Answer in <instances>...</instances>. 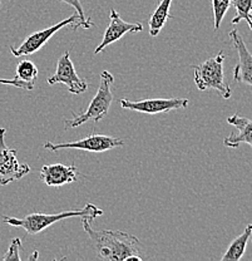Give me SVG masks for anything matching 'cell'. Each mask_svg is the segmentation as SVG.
<instances>
[{"mask_svg": "<svg viewBox=\"0 0 252 261\" xmlns=\"http://www.w3.org/2000/svg\"><path fill=\"white\" fill-rule=\"evenodd\" d=\"M37 257H38V251H33V254L28 256V260H35Z\"/></svg>", "mask_w": 252, "mask_h": 261, "instance_id": "cell-22", "label": "cell"}, {"mask_svg": "<svg viewBox=\"0 0 252 261\" xmlns=\"http://www.w3.org/2000/svg\"><path fill=\"white\" fill-rule=\"evenodd\" d=\"M20 251H21V240L19 238H15L12 240L9 250L7 254L3 256V260H19L20 261Z\"/></svg>", "mask_w": 252, "mask_h": 261, "instance_id": "cell-19", "label": "cell"}, {"mask_svg": "<svg viewBox=\"0 0 252 261\" xmlns=\"http://www.w3.org/2000/svg\"><path fill=\"white\" fill-rule=\"evenodd\" d=\"M0 84H10V86H14L17 88L24 89V91H33L34 89V83H29V82H23L18 78H13V80H4V78H0Z\"/></svg>", "mask_w": 252, "mask_h": 261, "instance_id": "cell-21", "label": "cell"}, {"mask_svg": "<svg viewBox=\"0 0 252 261\" xmlns=\"http://www.w3.org/2000/svg\"><path fill=\"white\" fill-rule=\"evenodd\" d=\"M225 53L219 51L216 57L207 59L199 65H193L194 83L200 91L213 89L223 99H230L232 96L231 88L225 81L223 73Z\"/></svg>", "mask_w": 252, "mask_h": 261, "instance_id": "cell-4", "label": "cell"}, {"mask_svg": "<svg viewBox=\"0 0 252 261\" xmlns=\"http://www.w3.org/2000/svg\"><path fill=\"white\" fill-rule=\"evenodd\" d=\"M142 31V24L127 23V21H124L123 19L121 18V15L118 14L117 10L112 9L109 15V24H108L107 29H105L101 44H99L98 47L96 48V50H94V54H99L101 51L104 50L108 45L113 44V43H116L117 40L122 39L127 33H139Z\"/></svg>", "mask_w": 252, "mask_h": 261, "instance_id": "cell-10", "label": "cell"}, {"mask_svg": "<svg viewBox=\"0 0 252 261\" xmlns=\"http://www.w3.org/2000/svg\"><path fill=\"white\" fill-rule=\"evenodd\" d=\"M2 5H3V0H0V9H2Z\"/></svg>", "mask_w": 252, "mask_h": 261, "instance_id": "cell-23", "label": "cell"}, {"mask_svg": "<svg viewBox=\"0 0 252 261\" xmlns=\"http://www.w3.org/2000/svg\"><path fill=\"white\" fill-rule=\"evenodd\" d=\"M188 103L189 99L187 98H154V99L143 100H129L123 98L119 100V105L124 110L147 114L167 113L170 111L182 110L188 106Z\"/></svg>", "mask_w": 252, "mask_h": 261, "instance_id": "cell-8", "label": "cell"}, {"mask_svg": "<svg viewBox=\"0 0 252 261\" xmlns=\"http://www.w3.org/2000/svg\"><path fill=\"white\" fill-rule=\"evenodd\" d=\"M252 241V224L247 225L240 236L232 241L229 249L226 250L223 256L221 257L222 261H238L242 259L243 254L246 251V246H247L248 241Z\"/></svg>", "mask_w": 252, "mask_h": 261, "instance_id": "cell-14", "label": "cell"}, {"mask_svg": "<svg viewBox=\"0 0 252 261\" xmlns=\"http://www.w3.org/2000/svg\"><path fill=\"white\" fill-rule=\"evenodd\" d=\"M48 83L53 84H66L68 91L73 94L84 93L88 89V83L84 78H80L75 72V68L70 59L69 51H66L57 63V70L51 77L48 78Z\"/></svg>", "mask_w": 252, "mask_h": 261, "instance_id": "cell-9", "label": "cell"}, {"mask_svg": "<svg viewBox=\"0 0 252 261\" xmlns=\"http://www.w3.org/2000/svg\"><path fill=\"white\" fill-rule=\"evenodd\" d=\"M67 25H72L73 31H77L78 28L89 29V27L84 23L82 19H80L79 14L75 13V14L70 15L69 18L64 19V20L59 21V23L49 27V28L43 29V31H38L33 33V34L28 35L18 48L10 45L9 47L10 51H12V54L14 57L32 56V54L37 53L38 50H40V49L44 47V45L48 43V40H49L57 32L61 31L62 28H64V27Z\"/></svg>", "mask_w": 252, "mask_h": 261, "instance_id": "cell-5", "label": "cell"}, {"mask_svg": "<svg viewBox=\"0 0 252 261\" xmlns=\"http://www.w3.org/2000/svg\"><path fill=\"white\" fill-rule=\"evenodd\" d=\"M38 74H39V70H38L37 65L29 59H25V61H21L18 63L17 74H15V78H18V80L34 83L35 80L38 78Z\"/></svg>", "mask_w": 252, "mask_h": 261, "instance_id": "cell-17", "label": "cell"}, {"mask_svg": "<svg viewBox=\"0 0 252 261\" xmlns=\"http://www.w3.org/2000/svg\"><path fill=\"white\" fill-rule=\"evenodd\" d=\"M123 146L124 142L119 138L105 135H91L79 141H73V142L51 143L48 141L43 147L50 152H57L59 149H83V151L88 152H105L116 148V147Z\"/></svg>", "mask_w": 252, "mask_h": 261, "instance_id": "cell-7", "label": "cell"}, {"mask_svg": "<svg viewBox=\"0 0 252 261\" xmlns=\"http://www.w3.org/2000/svg\"><path fill=\"white\" fill-rule=\"evenodd\" d=\"M80 221L98 259L105 261L143 260L141 256L139 240L134 235L116 230L96 231L92 227L89 219L80 217Z\"/></svg>", "mask_w": 252, "mask_h": 261, "instance_id": "cell-1", "label": "cell"}, {"mask_svg": "<svg viewBox=\"0 0 252 261\" xmlns=\"http://www.w3.org/2000/svg\"><path fill=\"white\" fill-rule=\"evenodd\" d=\"M7 129L0 128V185L18 181L31 172V167L26 163H19L17 149L9 148L5 143Z\"/></svg>", "mask_w": 252, "mask_h": 261, "instance_id": "cell-6", "label": "cell"}, {"mask_svg": "<svg viewBox=\"0 0 252 261\" xmlns=\"http://www.w3.org/2000/svg\"><path fill=\"white\" fill-rule=\"evenodd\" d=\"M103 210L98 208L93 203H87L83 208L79 210H72V211H63L55 215H47V214H31L28 216L23 217V219H18V217H10V216H3V222L4 224L10 225L14 227H21L23 230L26 231L29 235H37V233L42 232L45 228L54 225L55 222L62 221V220L70 219V217H87L91 221H93L97 217L102 216Z\"/></svg>", "mask_w": 252, "mask_h": 261, "instance_id": "cell-2", "label": "cell"}, {"mask_svg": "<svg viewBox=\"0 0 252 261\" xmlns=\"http://www.w3.org/2000/svg\"><path fill=\"white\" fill-rule=\"evenodd\" d=\"M231 5L236 9V16L232 19V24H238L245 20L252 31V20L250 18L252 13V0H231Z\"/></svg>", "mask_w": 252, "mask_h": 261, "instance_id": "cell-16", "label": "cell"}, {"mask_svg": "<svg viewBox=\"0 0 252 261\" xmlns=\"http://www.w3.org/2000/svg\"><path fill=\"white\" fill-rule=\"evenodd\" d=\"M59 2L66 3V4L70 5L72 8H74L75 13H78V14H79L80 19H82L84 23H86L89 28H92V27H93V23L91 21V19L87 18L86 14H84V10H83L82 4H80V0H59Z\"/></svg>", "mask_w": 252, "mask_h": 261, "instance_id": "cell-20", "label": "cell"}, {"mask_svg": "<svg viewBox=\"0 0 252 261\" xmlns=\"http://www.w3.org/2000/svg\"><path fill=\"white\" fill-rule=\"evenodd\" d=\"M231 7V0H212L213 21H215V31H218L222 20L226 15L227 10Z\"/></svg>", "mask_w": 252, "mask_h": 261, "instance_id": "cell-18", "label": "cell"}, {"mask_svg": "<svg viewBox=\"0 0 252 261\" xmlns=\"http://www.w3.org/2000/svg\"><path fill=\"white\" fill-rule=\"evenodd\" d=\"M115 83V77L109 70H103L101 73V83H99L98 91L96 96L92 99L88 110L86 112L74 114V117L64 121V129H72L79 127L89 121L99 122L107 116L110 105L113 100L112 86Z\"/></svg>", "mask_w": 252, "mask_h": 261, "instance_id": "cell-3", "label": "cell"}, {"mask_svg": "<svg viewBox=\"0 0 252 261\" xmlns=\"http://www.w3.org/2000/svg\"><path fill=\"white\" fill-rule=\"evenodd\" d=\"M250 18H251V20H252V13H251V15H250Z\"/></svg>", "mask_w": 252, "mask_h": 261, "instance_id": "cell-24", "label": "cell"}, {"mask_svg": "<svg viewBox=\"0 0 252 261\" xmlns=\"http://www.w3.org/2000/svg\"><path fill=\"white\" fill-rule=\"evenodd\" d=\"M230 39L238 54V63L234 68V80L237 83L252 87V54L236 29L230 32Z\"/></svg>", "mask_w": 252, "mask_h": 261, "instance_id": "cell-11", "label": "cell"}, {"mask_svg": "<svg viewBox=\"0 0 252 261\" xmlns=\"http://www.w3.org/2000/svg\"><path fill=\"white\" fill-rule=\"evenodd\" d=\"M171 4H172V0H161L159 4L157 5L156 10H154L153 14L151 15L150 20H148L151 37H157L162 29H163V27L166 25L167 20L171 18Z\"/></svg>", "mask_w": 252, "mask_h": 261, "instance_id": "cell-15", "label": "cell"}, {"mask_svg": "<svg viewBox=\"0 0 252 261\" xmlns=\"http://www.w3.org/2000/svg\"><path fill=\"white\" fill-rule=\"evenodd\" d=\"M78 172L75 166H64L62 163L45 165L40 170L39 178L48 186H63L77 181Z\"/></svg>", "mask_w": 252, "mask_h": 261, "instance_id": "cell-12", "label": "cell"}, {"mask_svg": "<svg viewBox=\"0 0 252 261\" xmlns=\"http://www.w3.org/2000/svg\"><path fill=\"white\" fill-rule=\"evenodd\" d=\"M227 122L237 130L225 138L223 145L230 148H237L241 143H246L252 147V118L234 114L227 118Z\"/></svg>", "mask_w": 252, "mask_h": 261, "instance_id": "cell-13", "label": "cell"}]
</instances>
